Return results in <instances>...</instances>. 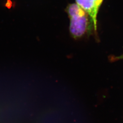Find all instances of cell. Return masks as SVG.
<instances>
[{
  "label": "cell",
  "mask_w": 123,
  "mask_h": 123,
  "mask_svg": "<svg viewBox=\"0 0 123 123\" xmlns=\"http://www.w3.org/2000/svg\"><path fill=\"white\" fill-rule=\"evenodd\" d=\"M70 19L69 31L75 38L79 39L91 33L94 25L92 19L76 3L70 4L66 8Z\"/></svg>",
  "instance_id": "6da1fadb"
},
{
  "label": "cell",
  "mask_w": 123,
  "mask_h": 123,
  "mask_svg": "<svg viewBox=\"0 0 123 123\" xmlns=\"http://www.w3.org/2000/svg\"><path fill=\"white\" fill-rule=\"evenodd\" d=\"M76 4L84 11L92 19L94 31H97V17L99 9L98 8L95 0H75Z\"/></svg>",
  "instance_id": "7a4b0ae2"
},
{
  "label": "cell",
  "mask_w": 123,
  "mask_h": 123,
  "mask_svg": "<svg viewBox=\"0 0 123 123\" xmlns=\"http://www.w3.org/2000/svg\"><path fill=\"white\" fill-rule=\"evenodd\" d=\"M104 0H95V2H96V4L97 5V7L98 9H99V8L101 6V4L103 2Z\"/></svg>",
  "instance_id": "3957f363"
},
{
  "label": "cell",
  "mask_w": 123,
  "mask_h": 123,
  "mask_svg": "<svg viewBox=\"0 0 123 123\" xmlns=\"http://www.w3.org/2000/svg\"><path fill=\"white\" fill-rule=\"evenodd\" d=\"M114 59L115 60H119V59H123V54L119 56V57H114Z\"/></svg>",
  "instance_id": "277c9868"
}]
</instances>
